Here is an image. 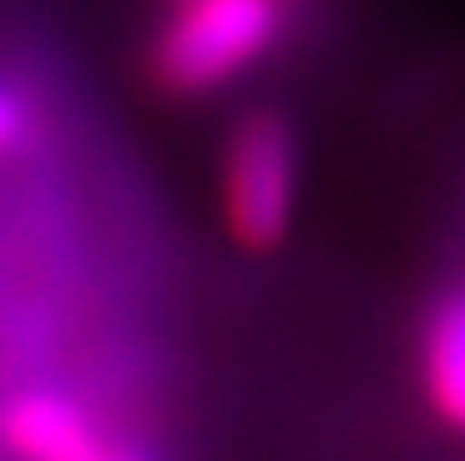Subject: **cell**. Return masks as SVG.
Masks as SVG:
<instances>
[{
	"mask_svg": "<svg viewBox=\"0 0 465 461\" xmlns=\"http://www.w3.org/2000/svg\"><path fill=\"white\" fill-rule=\"evenodd\" d=\"M15 135H20V105L0 90V149L15 145Z\"/></svg>",
	"mask_w": 465,
	"mask_h": 461,
	"instance_id": "277c9868",
	"label": "cell"
},
{
	"mask_svg": "<svg viewBox=\"0 0 465 461\" xmlns=\"http://www.w3.org/2000/svg\"><path fill=\"white\" fill-rule=\"evenodd\" d=\"M54 461H109V456L99 452L94 442H84V446H74V452H64V456H54Z\"/></svg>",
	"mask_w": 465,
	"mask_h": 461,
	"instance_id": "5b68a950",
	"label": "cell"
},
{
	"mask_svg": "<svg viewBox=\"0 0 465 461\" xmlns=\"http://www.w3.org/2000/svg\"><path fill=\"white\" fill-rule=\"evenodd\" d=\"M282 35V0H173L153 45V80L173 95H198L262 60Z\"/></svg>",
	"mask_w": 465,
	"mask_h": 461,
	"instance_id": "6da1fadb",
	"label": "cell"
},
{
	"mask_svg": "<svg viewBox=\"0 0 465 461\" xmlns=\"http://www.w3.org/2000/svg\"><path fill=\"white\" fill-rule=\"evenodd\" d=\"M109 461H149V456H139V452H109Z\"/></svg>",
	"mask_w": 465,
	"mask_h": 461,
	"instance_id": "8992f818",
	"label": "cell"
},
{
	"mask_svg": "<svg viewBox=\"0 0 465 461\" xmlns=\"http://www.w3.org/2000/svg\"><path fill=\"white\" fill-rule=\"evenodd\" d=\"M297 208V135L282 115L252 109L228 139L223 159V218L232 244L268 254L287 238Z\"/></svg>",
	"mask_w": 465,
	"mask_h": 461,
	"instance_id": "7a4b0ae2",
	"label": "cell"
},
{
	"mask_svg": "<svg viewBox=\"0 0 465 461\" xmlns=\"http://www.w3.org/2000/svg\"><path fill=\"white\" fill-rule=\"evenodd\" d=\"M420 377H426L430 407L465 432V293H450L430 313L426 343H420Z\"/></svg>",
	"mask_w": 465,
	"mask_h": 461,
	"instance_id": "3957f363",
	"label": "cell"
}]
</instances>
